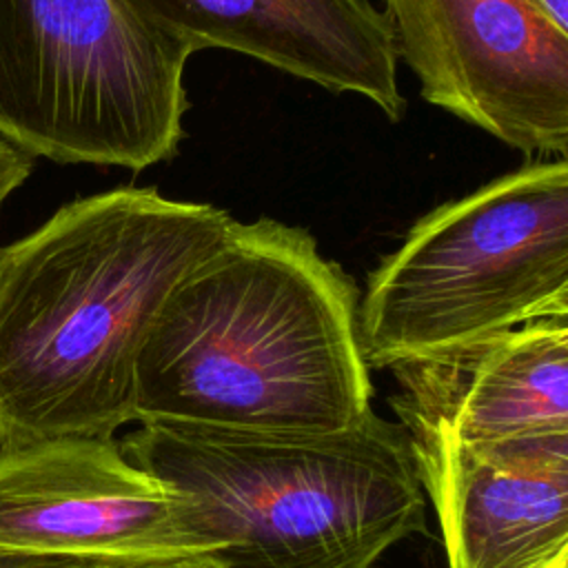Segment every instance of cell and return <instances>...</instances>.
Wrapping results in <instances>:
<instances>
[{
  "label": "cell",
  "mask_w": 568,
  "mask_h": 568,
  "mask_svg": "<svg viewBox=\"0 0 568 568\" xmlns=\"http://www.w3.org/2000/svg\"><path fill=\"white\" fill-rule=\"evenodd\" d=\"M537 2L550 13V18L557 24L568 29V0H537Z\"/></svg>",
  "instance_id": "5bb4252c"
},
{
  "label": "cell",
  "mask_w": 568,
  "mask_h": 568,
  "mask_svg": "<svg viewBox=\"0 0 568 568\" xmlns=\"http://www.w3.org/2000/svg\"><path fill=\"white\" fill-rule=\"evenodd\" d=\"M189 53L226 49L335 93H355L399 120L397 53L368 0H126Z\"/></svg>",
  "instance_id": "9c48e42d"
},
{
  "label": "cell",
  "mask_w": 568,
  "mask_h": 568,
  "mask_svg": "<svg viewBox=\"0 0 568 568\" xmlns=\"http://www.w3.org/2000/svg\"><path fill=\"white\" fill-rule=\"evenodd\" d=\"M98 568H217L211 559L197 552L180 555H151V557H129L102 564Z\"/></svg>",
  "instance_id": "4fadbf2b"
},
{
  "label": "cell",
  "mask_w": 568,
  "mask_h": 568,
  "mask_svg": "<svg viewBox=\"0 0 568 568\" xmlns=\"http://www.w3.org/2000/svg\"><path fill=\"white\" fill-rule=\"evenodd\" d=\"M189 58L126 0H0V138L58 164L164 162Z\"/></svg>",
  "instance_id": "5b68a950"
},
{
  "label": "cell",
  "mask_w": 568,
  "mask_h": 568,
  "mask_svg": "<svg viewBox=\"0 0 568 568\" xmlns=\"http://www.w3.org/2000/svg\"><path fill=\"white\" fill-rule=\"evenodd\" d=\"M118 444L217 568H373L424 530L408 437L373 408L324 433L151 419Z\"/></svg>",
  "instance_id": "3957f363"
},
{
  "label": "cell",
  "mask_w": 568,
  "mask_h": 568,
  "mask_svg": "<svg viewBox=\"0 0 568 568\" xmlns=\"http://www.w3.org/2000/svg\"><path fill=\"white\" fill-rule=\"evenodd\" d=\"M410 446L568 430V317H546L390 366Z\"/></svg>",
  "instance_id": "30bf717a"
},
{
  "label": "cell",
  "mask_w": 568,
  "mask_h": 568,
  "mask_svg": "<svg viewBox=\"0 0 568 568\" xmlns=\"http://www.w3.org/2000/svg\"><path fill=\"white\" fill-rule=\"evenodd\" d=\"M410 453L448 568H530L568 548V430Z\"/></svg>",
  "instance_id": "ba28073f"
},
{
  "label": "cell",
  "mask_w": 568,
  "mask_h": 568,
  "mask_svg": "<svg viewBox=\"0 0 568 568\" xmlns=\"http://www.w3.org/2000/svg\"><path fill=\"white\" fill-rule=\"evenodd\" d=\"M129 559V557H126ZM115 559L95 557H67V555H33L0 548V568H98Z\"/></svg>",
  "instance_id": "7c38bea8"
},
{
  "label": "cell",
  "mask_w": 568,
  "mask_h": 568,
  "mask_svg": "<svg viewBox=\"0 0 568 568\" xmlns=\"http://www.w3.org/2000/svg\"><path fill=\"white\" fill-rule=\"evenodd\" d=\"M231 224L213 204L115 186L0 246V442L111 439L135 422L146 331Z\"/></svg>",
  "instance_id": "6da1fadb"
},
{
  "label": "cell",
  "mask_w": 568,
  "mask_h": 568,
  "mask_svg": "<svg viewBox=\"0 0 568 568\" xmlns=\"http://www.w3.org/2000/svg\"><path fill=\"white\" fill-rule=\"evenodd\" d=\"M530 568H568V548L559 550L557 555H552V557H548V559H544V561H539Z\"/></svg>",
  "instance_id": "9a60e30c"
},
{
  "label": "cell",
  "mask_w": 568,
  "mask_h": 568,
  "mask_svg": "<svg viewBox=\"0 0 568 568\" xmlns=\"http://www.w3.org/2000/svg\"><path fill=\"white\" fill-rule=\"evenodd\" d=\"M426 102L526 153H568V29L537 0H384Z\"/></svg>",
  "instance_id": "8992f818"
},
{
  "label": "cell",
  "mask_w": 568,
  "mask_h": 568,
  "mask_svg": "<svg viewBox=\"0 0 568 568\" xmlns=\"http://www.w3.org/2000/svg\"><path fill=\"white\" fill-rule=\"evenodd\" d=\"M357 288L300 226L233 220L153 317L135 422L342 430L371 410Z\"/></svg>",
  "instance_id": "7a4b0ae2"
},
{
  "label": "cell",
  "mask_w": 568,
  "mask_h": 568,
  "mask_svg": "<svg viewBox=\"0 0 568 568\" xmlns=\"http://www.w3.org/2000/svg\"><path fill=\"white\" fill-rule=\"evenodd\" d=\"M0 548L95 559L197 552L162 484L113 437L75 435L0 442Z\"/></svg>",
  "instance_id": "52a82bcc"
},
{
  "label": "cell",
  "mask_w": 568,
  "mask_h": 568,
  "mask_svg": "<svg viewBox=\"0 0 568 568\" xmlns=\"http://www.w3.org/2000/svg\"><path fill=\"white\" fill-rule=\"evenodd\" d=\"M568 317V162H532L419 217L366 280V366Z\"/></svg>",
  "instance_id": "277c9868"
},
{
  "label": "cell",
  "mask_w": 568,
  "mask_h": 568,
  "mask_svg": "<svg viewBox=\"0 0 568 568\" xmlns=\"http://www.w3.org/2000/svg\"><path fill=\"white\" fill-rule=\"evenodd\" d=\"M36 166V158L0 138V209L16 193Z\"/></svg>",
  "instance_id": "8fae6325"
}]
</instances>
